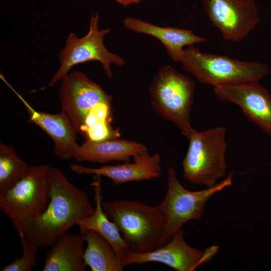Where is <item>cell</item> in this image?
<instances>
[{
    "label": "cell",
    "mask_w": 271,
    "mask_h": 271,
    "mask_svg": "<svg viewBox=\"0 0 271 271\" xmlns=\"http://www.w3.org/2000/svg\"><path fill=\"white\" fill-rule=\"evenodd\" d=\"M218 246L213 245L204 250L189 245L184 237L182 228L176 231L165 244L146 252L128 250L122 259L125 266L132 264H143L149 262H159L177 271H193L209 262L216 254Z\"/></svg>",
    "instance_id": "30bf717a"
},
{
    "label": "cell",
    "mask_w": 271,
    "mask_h": 271,
    "mask_svg": "<svg viewBox=\"0 0 271 271\" xmlns=\"http://www.w3.org/2000/svg\"><path fill=\"white\" fill-rule=\"evenodd\" d=\"M99 14H91L89 24L88 32L83 37L78 38L75 33H70L64 48L60 52L58 57L60 67L54 74L48 84L51 87L61 81L69 73L72 67L77 64L96 61L99 62L109 79L113 74L111 64L122 67L124 60L119 56L111 53L105 47L103 40L110 32V29H99Z\"/></svg>",
    "instance_id": "ba28073f"
},
{
    "label": "cell",
    "mask_w": 271,
    "mask_h": 271,
    "mask_svg": "<svg viewBox=\"0 0 271 271\" xmlns=\"http://www.w3.org/2000/svg\"><path fill=\"white\" fill-rule=\"evenodd\" d=\"M202 3L212 25L226 41H242L260 23L254 0H202Z\"/></svg>",
    "instance_id": "8fae6325"
},
{
    "label": "cell",
    "mask_w": 271,
    "mask_h": 271,
    "mask_svg": "<svg viewBox=\"0 0 271 271\" xmlns=\"http://www.w3.org/2000/svg\"><path fill=\"white\" fill-rule=\"evenodd\" d=\"M213 91L220 101L238 105L248 120L271 136V95L258 81L218 85Z\"/></svg>",
    "instance_id": "7c38bea8"
},
{
    "label": "cell",
    "mask_w": 271,
    "mask_h": 271,
    "mask_svg": "<svg viewBox=\"0 0 271 271\" xmlns=\"http://www.w3.org/2000/svg\"><path fill=\"white\" fill-rule=\"evenodd\" d=\"M162 159L158 153L151 155L148 150L133 157V162L97 168L86 167L78 164L70 165V169L77 174H93L110 179L116 185L132 181L151 180L160 177Z\"/></svg>",
    "instance_id": "4fadbf2b"
},
{
    "label": "cell",
    "mask_w": 271,
    "mask_h": 271,
    "mask_svg": "<svg viewBox=\"0 0 271 271\" xmlns=\"http://www.w3.org/2000/svg\"><path fill=\"white\" fill-rule=\"evenodd\" d=\"M50 201L43 214L19 235L39 247L52 246L80 219L90 216L95 208L87 193L72 184L59 168L51 167Z\"/></svg>",
    "instance_id": "6da1fadb"
},
{
    "label": "cell",
    "mask_w": 271,
    "mask_h": 271,
    "mask_svg": "<svg viewBox=\"0 0 271 271\" xmlns=\"http://www.w3.org/2000/svg\"><path fill=\"white\" fill-rule=\"evenodd\" d=\"M123 24L130 31L147 34L159 40L166 48L171 59L176 62H181L184 55V47L207 41L206 38L195 35L190 30L160 27L132 17L125 18Z\"/></svg>",
    "instance_id": "9a60e30c"
},
{
    "label": "cell",
    "mask_w": 271,
    "mask_h": 271,
    "mask_svg": "<svg viewBox=\"0 0 271 271\" xmlns=\"http://www.w3.org/2000/svg\"><path fill=\"white\" fill-rule=\"evenodd\" d=\"M143 144L131 140L114 138L95 142L85 140L73 154L79 162L105 164L112 161L129 162L131 157L147 150Z\"/></svg>",
    "instance_id": "2e32d148"
},
{
    "label": "cell",
    "mask_w": 271,
    "mask_h": 271,
    "mask_svg": "<svg viewBox=\"0 0 271 271\" xmlns=\"http://www.w3.org/2000/svg\"><path fill=\"white\" fill-rule=\"evenodd\" d=\"M102 207L130 250L142 253L157 248L165 224L157 206L138 200H103Z\"/></svg>",
    "instance_id": "3957f363"
},
{
    "label": "cell",
    "mask_w": 271,
    "mask_h": 271,
    "mask_svg": "<svg viewBox=\"0 0 271 271\" xmlns=\"http://www.w3.org/2000/svg\"><path fill=\"white\" fill-rule=\"evenodd\" d=\"M19 238L23 250L21 256L6 265L2 271H30L36 266L39 246L24 237Z\"/></svg>",
    "instance_id": "44dd1931"
},
{
    "label": "cell",
    "mask_w": 271,
    "mask_h": 271,
    "mask_svg": "<svg viewBox=\"0 0 271 271\" xmlns=\"http://www.w3.org/2000/svg\"><path fill=\"white\" fill-rule=\"evenodd\" d=\"M233 173L214 186L205 189L191 191L179 181L173 167L167 172V190L162 201L157 207L164 218V228L159 241L160 247L168 242L174 233L186 222L201 219L208 199L216 193L232 185Z\"/></svg>",
    "instance_id": "52a82bcc"
},
{
    "label": "cell",
    "mask_w": 271,
    "mask_h": 271,
    "mask_svg": "<svg viewBox=\"0 0 271 271\" xmlns=\"http://www.w3.org/2000/svg\"><path fill=\"white\" fill-rule=\"evenodd\" d=\"M100 176L94 175L91 186L93 187L95 207L88 217L79 220L76 225L80 231L92 230L104 237L112 246L117 255L121 259L129 248L121 236L116 225L109 219L102 207L103 196Z\"/></svg>",
    "instance_id": "ac0fdd59"
},
{
    "label": "cell",
    "mask_w": 271,
    "mask_h": 271,
    "mask_svg": "<svg viewBox=\"0 0 271 271\" xmlns=\"http://www.w3.org/2000/svg\"><path fill=\"white\" fill-rule=\"evenodd\" d=\"M226 127L219 126L196 130L189 138V147L182 161L184 179L194 185L211 187L226 171Z\"/></svg>",
    "instance_id": "8992f818"
},
{
    "label": "cell",
    "mask_w": 271,
    "mask_h": 271,
    "mask_svg": "<svg viewBox=\"0 0 271 271\" xmlns=\"http://www.w3.org/2000/svg\"><path fill=\"white\" fill-rule=\"evenodd\" d=\"M50 168L48 165L30 166L22 179L0 194V210L11 220L18 235L47 208Z\"/></svg>",
    "instance_id": "277c9868"
},
{
    "label": "cell",
    "mask_w": 271,
    "mask_h": 271,
    "mask_svg": "<svg viewBox=\"0 0 271 271\" xmlns=\"http://www.w3.org/2000/svg\"><path fill=\"white\" fill-rule=\"evenodd\" d=\"M29 168L14 148L0 142V194L12 188L22 179Z\"/></svg>",
    "instance_id": "ffe728a7"
},
{
    "label": "cell",
    "mask_w": 271,
    "mask_h": 271,
    "mask_svg": "<svg viewBox=\"0 0 271 271\" xmlns=\"http://www.w3.org/2000/svg\"><path fill=\"white\" fill-rule=\"evenodd\" d=\"M84 260L92 271H122L124 266L112 246L94 231L86 230Z\"/></svg>",
    "instance_id": "d6986e66"
},
{
    "label": "cell",
    "mask_w": 271,
    "mask_h": 271,
    "mask_svg": "<svg viewBox=\"0 0 271 271\" xmlns=\"http://www.w3.org/2000/svg\"><path fill=\"white\" fill-rule=\"evenodd\" d=\"M196 85L190 77L169 65L160 68L149 87L151 105L164 119L172 122L188 140L195 130L190 115Z\"/></svg>",
    "instance_id": "7a4b0ae2"
},
{
    "label": "cell",
    "mask_w": 271,
    "mask_h": 271,
    "mask_svg": "<svg viewBox=\"0 0 271 271\" xmlns=\"http://www.w3.org/2000/svg\"><path fill=\"white\" fill-rule=\"evenodd\" d=\"M118 4L126 7L132 4H138L143 0H114Z\"/></svg>",
    "instance_id": "7402d4cb"
},
{
    "label": "cell",
    "mask_w": 271,
    "mask_h": 271,
    "mask_svg": "<svg viewBox=\"0 0 271 271\" xmlns=\"http://www.w3.org/2000/svg\"><path fill=\"white\" fill-rule=\"evenodd\" d=\"M8 85L24 104L29 114L28 121L39 127L52 139L55 155L65 160L72 158L79 145L77 132L67 117L61 111L51 114L36 110Z\"/></svg>",
    "instance_id": "5bb4252c"
},
{
    "label": "cell",
    "mask_w": 271,
    "mask_h": 271,
    "mask_svg": "<svg viewBox=\"0 0 271 271\" xmlns=\"http://www.w3.org/2000/svg\"><path fill=\"white\" fill-rule=\"evenodd\" d=\"M61 110L82 136L86 121L100 109L111 105L112 96L84 73L75 71L61 80L58 93Z\"/></svg>",
    "instance_id": "9c48e42d"
},
{
    "label": "cell",
    "mask_w": 271,
    "mask_h": 271,
    "mask_svg": "<svg viewBox=\"0 0 271 271\" xmlns=\"http://www.w3.org/2000/svg\"><path fill=\"white\" fill-rule=\"evenodd\" d=\"M84 234L66 232L47 252L43 271H85Z\"/></svg>",
    "instance_id": "e0dca14e"
},
{
    "label": "cell",
    "mask_w": 271,
    "mask_h": 271,
    "mask_svg": "<svg viewBox=\"0 0 271 271\" xmlns=\"http://www.w3.org/2000/svg\"><path fill=\"white\" fill-rule=\"evenodd\" d=\"M181 63L185 71L198 81L213 87L258 82L270 73L265 64L203 52L194 45L184 49Z\"/></svg>",
    "instance_id": "5b68a950"
}]
</instances>
